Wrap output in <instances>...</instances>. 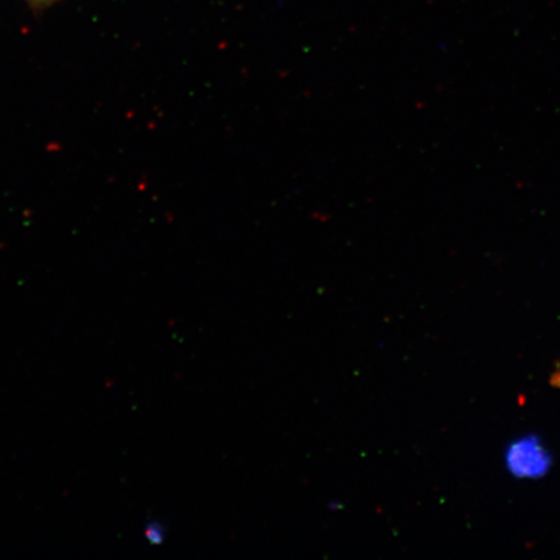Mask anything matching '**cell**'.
Returning a JSON list of instances; mask_svg holds the SVG:
<instances>
[{
	"instance_id": "cell-3",
	"label": "cell",
	"mask_w": 560,
	"mask_h": 560,
	"mask_svg": "<svg viewBox=\"0 0 560 560\" xmlns=\"http://www.w3.org/2000/svg\"><path fill=\"white\" fill-rule=\"evenodd\" d=\"M33 2L45 3V2H51V0H33Z\"/></svg>"
},
{
	"instance_id": "cell-2",
	"label": "cell",
	"mask_w": 560,
	"mask_h": 560,
	"mask_svg": "<svg viewBox=\"0 0 560 560\" xmlns=\"http://www.w3.org/2000/svg\"><path fill=\"white\" fill-rule=\"evenodd\" d=\"M144 536L152 545H161L165 541L164 525L159 522H151L145 525Z\"/></svg>"
},
{
	"instance_id": "cell-1",
	"label": "cell",
	"mask_w": 560,
	"mask_h": 560,
	"mask_svg": "<svg viewBox=\"0 0 560 560\" xmlns=\"http://www.w3.org/2000/svg\"><path fill=\"white\" fill-rule=\"evenodd\" d=\"M508 467L516 478H540L549 471L551 457L537 438H525L510 446Z\"/></svg>"
}]
</instances>
